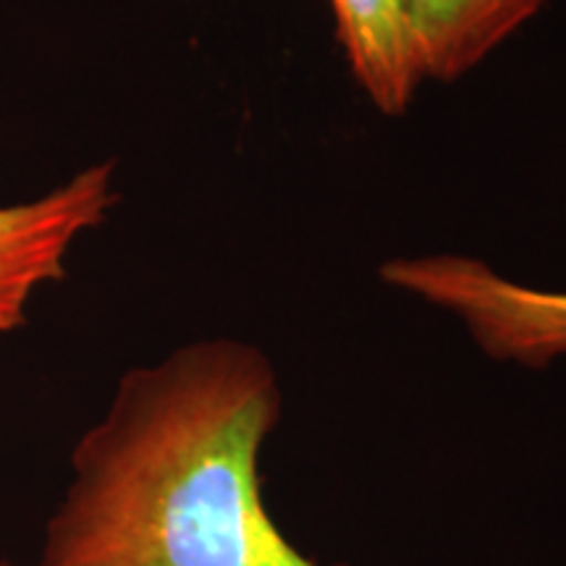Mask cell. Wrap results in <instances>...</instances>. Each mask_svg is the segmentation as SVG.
Wrapping results in <instances>:
<instances>
[{"label": "cell", "mask_w": 566, "mask_h": 566, "mask_svg": "<svg viewBox=\"0 0 566 566\" xmlns=\"http://www.w3.org/2000/svg\"><path fill=\"white\" fill-rule=\"evenodd\" d=\"M346 61L375 108L401 116L422 82L409 0H331Z\"/></svg>", "instance_id": "277c9868"}, {"label": "cell", "mask_w": 566, "mask_h": 566, "mask_svg": "<svg viewBox=\"0 0 566 566\" xmlns=\"http://www.w3.org/2000/svg\"><path fill=\"white\" fill-rule=\"evenodd\" d=\"M0 566H19V564H11V562H0ZM40 566V564H38Z\"/></svg>", "instance_id": "8992f818"}, {"label": "cell", "mask_w": 566, "mask_h": 566, "mask_svg": "<svg viewBox=\"0 0 566 566\" xmlns=\"http://www.w3.org/2000/svg\"><path fill=\"white\" fill-rule=\"evenodd\" d=\"M281 405L271 359L233 338L134 367L71 454L40 566H344L304 556L265 506Z\"/></svg>", "instance_id": "6da1fadb"}, {"label": "cell", "mask_w": 566, "mask_h": 566, "mask_svg": "<svg viewBox=\"0 0 566 566\" xmlns=\"http://www.w3.org/2000/svg\"><path fill=\"white\" fill-rule=\"evenodd\" d=\"M380 275L388 286L459 317L488 357L525 367L566 357V292L504 279L464 254L391 260Z\"/></svg>", "instance_id": "7a4b0ae2"}, {"label": "cell", "mask_w": 566, "mask_h": 566, "mask_svg": "<svg viewBox=\"0 0 566 566\" xmlns=\"http://www.w3.org/2000/svg\"><path fill=\"white\" fill-rule=\"evenodd\" d=\"M116 200L113 163H95L30 202L0 205V334L27 323L34 292L66 275L71 247Z\"/></svg>", "instance_id": "3957f363"}, {"label": "cell", "mask_w": 566, "mask_h": 566, "mask_svg": "<svg viewBox=\"0 0 566 566\" xmlns=\"http://www.w3.org/2000/svg\"><path fill=\"white\" fill-rule=\"evenodd\" d=\"M548 0H409L422 80L454 82L541 13Z\"/></svg>", "instance_id": "5b68a950"}]
</instances>
